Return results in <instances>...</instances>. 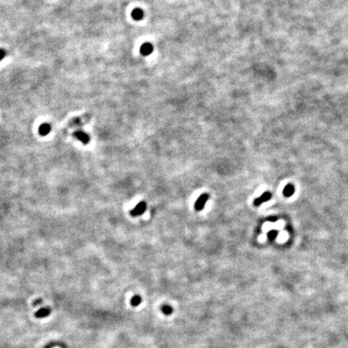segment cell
Wrapping results in <instances>:
<instances>
[{
	"label": "cell",
	"instance_id": "obj_1",
	"mask_svg": "<svg viewBox=\"0 0 348 348\" xmlns=\"http://www.w3.org/2000/svg\"><path fill=\"white\" fill-rule=\"evenodd\" d=\"M208 199H209V195L207 194H202L195 202L194 207H195L196 210H198V211L202 210L205 206V203L207 202Z\"/></svg>",
	"mask_w": 348,
	"mask_h": 348
},
{
	"label": "cell",
	"instance_id": "obj_2",
	"mask_svg": "<svg viewBox=\"0 0 348 348\" xmlns=\"http://www.w3.org/2000/svg\"><path fill=\"white\" fill-rule=\"evenodd\" d=\"M146 208H147V205L144 202H141L139 204H137L136 206L131 211V214L132 216H139L145 212Z\"/></svg>",
	"mask_w": 348,
	"mask_h": 348
},
{
	"label": "cell",
	"instance_id": "obj_3",
	"mask_svg": "<svg viewBox=\"0 0 348 348\" xmlns=\"http://www.w3.org/2000/svg\"><path fill=\"white\" fill-rule=\"evenodd\" d=\"M73 136L77 139L81 141L84 144H87L90 142V139H91L88 135L86 134V132H84V131H75L74 134H73Z\"/></svg>",
	"mask_w": 348,
	"mask_h": 348
},
{
	"label": "cell",
	"instance_id": "obj_4",
	"mask_svg": "<svg viewBox=\"0 0 348 348\" xmlns=\"http://www.w3.org/2000/svg\"><path fill=\"white\" fill-rule=\"evenodd\" d=\"M271 198H272L271 193H269V192H265V193H264V194L260 197V198L255 199V201H254V205H256V206H259V205H261L262 203L266 202L269 201Z\"/></svg>",
	"mask_w": 348,
	"mask_h": 348
},
{
	"label": "cell",
	"instance_id": "obj_5",
	"mask_svg": "<svg viewBox=\"0 0 348 348\" xmlns=\"http://www.w3.org/2000/svg\"><path fill=\"white\" fill-rule=\"evenodd\" d=\"M153 47L150 43H144L140 47V53L143 56H148L152 53Z\"/></svg>",
	"mask_w": 348,
	"mask_h": 348
},
{
	"label": "cell",
	"instance_id": "obj_6",
	"mask_svg": "<svg viewBox=\"0 0 348 348\" xmlns=\"http://www.w3.org/2000/svg\"><path fill=\"white\" fill-rule=\"evenodd\" d=\"M131 17L135 20H140L143 18V11L140 8L134 9L131 12Z\"/></svg>",
	"mask_w": 348,
	"mask_h": 348
},
{
	"label": "cell",
	"instance_id": "obj_7",
	"mask_svg": "<svg viewBox=\"0 0 348 348\" xmlns=\"http://www.w3.org/2000/svg\"><path fill=\"white\" fill-rule=\"evenodd\" d=\"M50 131H51V127L49 124H41V125L40 126V128H39V133H40L41 135H43V136L47 135L50 132Z\"/></svg>",
	"mask_w": 348,
	"mask_h": 348
},
{
	"label": "cell",
	"instance_id": "obj_8",
	"mask_svg": "<svg viewBox=\"0 0 348 348\" xmlns=\"http://www.w3.org/2000/svg\"><path fill=\"white\" fill-rule=\"evenodd\" d=\"M51 313V309L49 308H42L35 313L36 317H44L49 316Z\"/></svg>",
	"mask_w": 348,
	"mask_h": 348
},
{
	"label": "cell",
	"instance_id": "obj_9",
	"mask_svg": "<svg viewBox=\"0 0 348 348\" xmlns=\"http://www.w3.org/2000/svg\"><path fill=\"white\" fill-rule=\"evenodd\" d=\"M294 193V186L291 184L287 185L283 190V194L285 197H291Z\"/></svg>",
	"mask_w": 348,
	"mask_h": 348
},
{
	"label": "cell",
	"instance_id": "obj_10",
	"mask_svg": "<svg viewBox=\"0 0 348 348\" xmlns=\"http://www.w3.org/2000/svg\"><path fill=\"white\" fill-rule=\"evenodd\" d=\"M141 302H142V298H140V296L135 295L131 300V304L133 306H137V305H139L140 304Z\"/></svg>",
	"mask_w": 348,
	"mask_h": 348
},
{
	"label": "cell",
	"instance_id": "obj_11",
	"mask_svg": "<svg viewBox=\"0 0 348 348\" xmlns=\"http://www.w3.org/2000/svg\"><path fill=\"white\" fill-rule=\"evenodd\" d=\"M161 310H162V312H163L166 315H169L171 314V313H172V308L170 305H162V307H161Z\"/></svg>",
	"mask_w": 348,
	"mask_h": 348
},
{
	"label": "cell",
	"instance_id": "obj_12",
	"mask_svg": "<svg viewBox=\"0 0 348 348\" xmlns=\"http://www.w3.org/2000/svg\"><path fill=\"white\" fill-rule=\"evenodd\" d=\"M278 235H279V231H276V230H272V231H270L268 233V237L269 239L273 240V239H275L277 237Z\"/></svg>",
	"mask_w": 348,
	"mask_h": 348
},
{
	"label": "cell",
	"instance_id": "obj_13",
	"mask_svg": "<svg viewBox=\"0 0 348 348\" xmlns=\"http://www.w3.org/2000/svg\"><path fill=\"white\" fill-rule=\"evenodd\" d=\"M6 55V53L3 49H0V60H2Z\"/></svg>",
	"mask_w": 348,
	"mask_h": 348
},
{
	"label": "cell",
	"instance_id": "obj_14",
	"mask_svg": "<svg viewBox=\"0 0 348 348\" xmlns=\"http://www.w3.org/2000/svg\"><path fill=\"white\" fill-rule=\"evenodd\" d=\"M268 220L270 221V222H276V221H277V218L276 217H270Z\"/></svg>",
	"mask_w": 348,
	"mask_h": 348
},
{
	"label": "cell",
	"instance_id": "obj_15",
	"mask_svg": "<svg viewBox=\"0 0 348 348\" xmlns=\"http://www.w3.org/2000/svg\"><path fill=\"white\" fill-rule=\"evenodd\" d=\"M40 302H41V301H40V300H37L36 302H34V305H37L38 304H40Z\"/></svg>",
	"mask_w": 348,
	"mask_h": 348
}]
</instances>
